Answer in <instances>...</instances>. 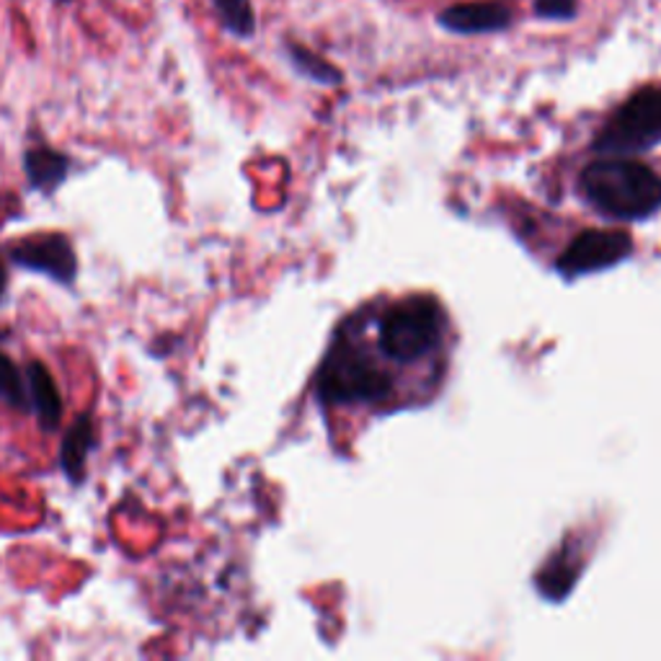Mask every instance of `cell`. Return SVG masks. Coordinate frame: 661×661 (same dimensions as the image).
Segmentation results:
<instances>
[{
	"label": "cell",
	"mask_w": 661,
	"mask_h": 661,
	"mask_svg": "<svg viewBox=\"0 0 661 661\" xmlns=\"http://www.w3.org/2000/svg\"><path fill=\"white\" fill-rule=\"evenodd\" d=\"M284 52H287L290 62H293V68L297 70V73L310 78V81L323 83V85H337L344 81V75H341L329 60H323L321 55L310 52L308 47L297 45V42H287V45H284Z\"/></svg>",
	"instance_id": "11"
},
{
	"label": "cell",
	"mask_w": 661,
	"mask_h": 661,
	"mask_svg": "<svg viewBox=\"0 0 661 661\" xmlns=\"http://www.w3.org/2000/svg\"><path fill=\"white\" fill-rule=\"evenodd\" d=\"M0 403L19 411H28L26 378L21 375L16 362L3 352H0Z\"/></svg>",
	"instance_id": "13"
},
{
	"label": "cell",
	"mask_w": 661,
	"mask_h": 661,
	"mask_svg": "<svg viewBox=\"0 0 661 661\" xmlns=\"http://www.w3.org/2000/svg\"><path fill=\"white\" fill-rule=\"evenodd\" d=\"M98 437H96V424L91 414H81L73 424L68 426V432L62 435L60 442V471L66 473L70 483H83L85 471H88V458L96 450Z\"/></svg>",
	"instance_id": "9"
},
{
	"label": "cell",
	"mask_w": 661,
	"mask_h": 661,
	"mask_svg": "<svg viewBox=\"0 0 661 661\" xmlns=\"http://www.w3.org/2000/svg\"><path fill=\"white\" fill-rule=\"evenodd\" d=\"M9 259L11 264L26 269V272L45 274L47 280L66 284V287H70L78 276L75 248L62 233H39V236L19 240L9 251Z\"/></svg>",
	"instance_id": "5"
},
{
	"label": "cell",
	"mask_w": 661,
	"mask_h": 661,
	"mask_svg": "<svg viewBox=\"0 0 661 661\" xmlns=\"http://www.w3.org/2000/svg\"><path fill=\"white\" fill-rule=\"evenodd\" d=\"M445 339V310L435 297L414 295L390 305L380 318V350L388 359L414 365L439 350Z\"/></svg>",
	"instance_id": "3"
},
{
	"label": "cell",
	"mask_w": 661,
	"mask_h": 661,
	"mask_svg": "<svg viewBox=\"0 0 661 661\" xmlns=\"http://www.w3.org/2000/svg\"><path fill=\"white\" fill-rule=\"evenodd\" d=\"M511 21V9L492 0L450 5L437 16V24L450 34H494L509 28Z\"/></svg>",
	"instance_id": "7"
},
{
	"label": "cell",
	"mask_w": 661,
	"mask_h": 661,
	"mask_svg": "<svg viewBox=\"0 0 661 661\" xmlns=\"http://www.w3.org/2000/svg\"><path fill=\"white\" fill-rule=\"evenodd\" d=\"M393 386L388 369L352 341L333 344L318 369V396L331 406H375Z\"/></svg>",
	"instance_id": "2"
},
{
	"label": "cell",
	"mask_w": 661,
	"mask_h": 661,
	"mask_svg": "<svg viewBox=\"0 0 661 661\" xmlns=\"http://www.w3.org/2000/svg\"><path fill=\"white\" fill-rule=\"evenodd\" d=\"M579 189L602 215L634 223L661 210V179L641 161L607 155L581 170Z\"/></svg>",
	"instance_id": "1"
},
{
	"label": "cell",
	"mask_w": 661,
	"mask_h": 661,
	"mask_svg": "<svg viewBox=\"0 0 661 661\" xmlns=\"http://www.w3.org/2000/svg\"><path fill=\"white\" fill-rule=\"evenodd\" d=\"M634 253V240L623 231H587L558 256L556 267L564 276L602 272Z\"/></svg>",
	"instance_id": "6"
},
{
	"label": "cell",
	"mask_w": 661,
	"mask_h": 661,
	"mask_svg": "<svg viewBox=\"0 0 661 661\" xmlns=\"http://www.w3.org/2000/svg\"><path fill=\"white\" fill-rule=\"evenodd\" d=\"M24 174L32 189L42 191V194H52L68 179L70 158L49 145L28 147L24 153Z\"/></svg>",
	"instance_id": "10"
},
{
	"label": "cell",
	"mask_w": 661,
	"mask_h": 661,
	"mask_svg": "<svg viewBox=\"0 0 661 661\" xmlns=\"http://www.w3.org/2000/svg\"><path fill=\"white\" fill-rule=\"evenodd\" d=\"M5 290H9V269H5L3 259H0V300L5 297Z\"/></svg>",
	"instance_id": "16"
},
{
	"label": "cell",
	"mask_w": 661,
	"mask_h": 661,
	"mask_svg": "<svg viewBox=\"0 0 661 661\" xmlns=\"http://www.w3.org/2000/svg\"><path fill=\"white\" fill-rule=\"evenodd\" d=\"M220 21L231 34L240 39L253 37L256 32V13L251 0H212Z\"/></svg>",
	"instance_id": "12"
},
{
	"label": "cell",
	"mask_w": 661,
	"mask_h": 661,
	"mask_svg": "<svg viewBox=\"0 0 661 661\" xmlns=\"http://www.w3.org/2000/svg\"><path fill=\"white\" fill-rule=\"evenodd\" d=\"M579 0H535V16L545 21H568L577 16Z\"/></svg>",
	"instance_id": "15"
},
{
	"label": "cell",
	"mask_w": 661,
	"mask_h": 661,
	"mask_svg": "<svg viewBox=\"0 0 661 661\" xmlns=\"http://www.w3.org/2000/svg\"><path fill=\"white\" fill-rule=\"evenodd\" d=\"M661 142V85H646L617 106L597 132L594 151L602 155H634Z\"/></svg>",
	"instance_id": "4"
},
{
	"label": "cell",
	"mask_w": 661,
	"mask_h": 661,
	"mask_svg": "<svg viewBox=\"0 0 661 661\" xmlns=\"http://www.w3.org/2000/svg\"><path fill=\"white\" fill-rule=\"evenodd\" d=\"M26 390H28V411L37 414V424L42 432L55 435L62 422V396L57 382L45 362H28L24 369Z\"/></svg>",
	"instance_id": "8"
},
{
	"label": "cell",
	"mask_w": 661,
	"mask_h": 661,
	"mask_svg": "<svg viewBox=\"0 0 661 661\" xmlns=\"http://www.w3.org/2000/svg\"><path fill=\"white\" fill-rule=\"evenodd\" d=\"M62 3H70V0H62Z\"/></svg>",
	"instance_id": "17"
},
{
	"label": "cell",
	"mask_w": 661,
	"mask_h": 661,
	"mask_svg": "<svg viewBox=\"0 0 661 661\" xmlns=\"http://www.w3.org/2000/svg\"><path fill=\"white\" fill-rule=\"evenodd\" d=\"M577 577H579V566H571V560L560 556L558 560H553L551 566H545V571H540L538 589L545 597H551V600H560V597L574 587Z\"/></svg>",
	"instance_id": "14"
}]
</instances>
